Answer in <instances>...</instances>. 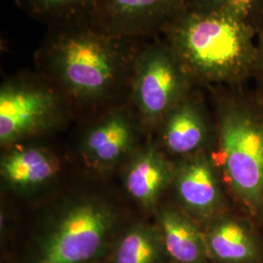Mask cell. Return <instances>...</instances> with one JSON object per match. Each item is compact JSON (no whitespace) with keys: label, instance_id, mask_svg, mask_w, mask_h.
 I'll return each mask as SVG.
<instances>
[{"label":"cell","instance_id":"cell-1","mask_svg":"<svg viewBox=\"0 0 263 263\" xmlns=\"http://www.w3.org/2000/svg\"><path fill=\"white\" fill-rule=\"evenodd\" d=\"M146 39V38H145ZM144 39L105 32L92 23L48 28L36 51L38 71L80 104L107 102L130 86Z\"/></svg>","mask_w":263,"mask_h":263},{"label":"cell","instance_id":"cell-2","mask_svg":"<svg viewBox=\"0 0 263 263\" xmlns=\"http://www.w3.org/2000/svg\"><path fill=\"white\" fill-rule=\"evenodd\" d=\"M257 35L252 26L235 16L191 5L160 36L191 81L236 83L255 73Z\"/></svg>","mask_w":263,"mask_h":263},{"label":"cell","instance_id":"cell-3","mask_svg":"<svg viewBox=\"0 0 263 263\" xmlns=\"http://www.w3.org/2000/svg\"><path fill=\"white\" fill-rule=\"evenodd\" d=\"M218 159L230 186L249 207L263 205V112L242 98L218 106Z\"/></svg>","mask_w":263,"mask_h":263},{"label":"cell","instance_id":"cell-4","mask_svg":"<svg viewBox=\"0 0 263 263\" xmlns=\"http://www.w3.org/2000/svg\"><path fill=\"white\" fill-rule=\"evenodd\" d=\"M190 82L164 38L154 36L142 41L134 67L131 98L143 121H164L187 95Z\"/></svg>","mask_w":263,"mask_h":263},{"label":"cell","instance_id":"cell-5","mask_svg":"<svg viewBox=\"0 0 263 263\" xmlns=\"http://www.w3.org/2000/svg\"><path fill=\"white\" fill-rule=\"evenodd\" d=\"M65 101L62 90L40 72L6 81L0 91V141L9 142L56 121Z\"/></svg>","mask_w":263,"mask_h":263},{"label":"cell","instance_id":"cell-6","mask_svg":"<svg viewBox=\"0 0 263 263\" xmlns=\"http://www.w3.org/2000/svg\"><path fill=\"white\" fill-rule=\"evenodd\" d=\"M191 0H95L92 24L122 37L160 36Z\"/></svg>","mask_w":263,"mask_h":263},{"label":"cell","instance_id":"cell-7","mask_svg":"<svg viewBox=\"0 0 263 263\" xmlns=\"http://www.w3.org/2000/svg\"><path fill=\"white\" fill-rule=\"evenodd\" d=\"M111 223L106 208L84 203L72 208L48 239L39 263H83L101 249Z\"/></svg>","mask_w":263,"mask_h":263},{"label":"cell","instance_id":"cell-8","mask_svg":"<svg viewBox=\"0 0 263 263\" xmlns=\"http://www.w3.org/2000/svg\"><path fill=\"white\" fill-rule=\"evenodd\" d=\"M132 134L130 114L121 107H113L89 132L86 149L97 161L110 163L126 151Z\"/></svg>","mask_w":263,"mask_h":263},{"label":"cell","instance_id":"cell-9","mask_svg":"<svg viewBox=\"0 0 263 263\" xmlns=\"http://www.w3.org/2000/svg\"><path fill=\"white\" fill-rule=\"evenodd\" d=\"M164 137L170 151L188 153L194 151L205 135V120L201 105L187 97L164 120Z\"/></svg>","mask_w":263,"mask_h":263},{"label":"cell","instance_id":"cell-10","mask_svg":"<svg viewBox=\"0 0 263 263\" xmlns=\"http://www.w3.org/2000/svg\"><path fill=\"white\" fill-rule=\"evenodd\" d=\"M20 8L48 28L92 23L95 0H16Z\"/></svg>","mask_w":263,"mask_h":263},{"label":"cell","instance_id":"cell-11","mask_svg":"<svg viewBox=\"0 0 263 263\" xmlns=\"http://www.w3.org/2000/svg\"><path fill=\"white\" fill-rule=\"evenodd\" d=\"M58 171L56 160L44 151L31 148L17 151L3 160L1 173L10 183L36 185L51 179Z\"/></svg>","mask_w":263,"mask_h":263},{"label":"cell","instance_id":"cell-12","mask_svg":"<svg viewBox=\"0 0 263 263\" xmlns=\"http://www.w3.org/2000/svg\"><path fill=\"white\" fill-rule=\"evenodd\" d=\"M161 224L169 254L179 262H197L202 255V243L196 228L185 217L174 212H166Z\"/></svg>","mask_w":263,"mask_h":263},{"label":"cell","instance_id":"cell-13","mask_svg":"<svg viewBox=\"0 0 263 263\" xmlns=\"http://www.w3.org/2000/svg\"><path fill=\"white\" fill-rule=\"evenodd\" d=\"M178 189L188 207L208 211L215 206L217 188L213 172L203 161H196L184 167L179 174Z\"/></svg>","mask_w":263,"mask_h":263},{"label":"cell","instance_id":"cell-14","mask_svg":"<svg viewBox=\"0 0 263 263\" xmlns=\"http://www.w3.org/2000/svg\"><path fill=\"white\" fill-rule=\"evenodd\" d=\"M167 171L153 152L142 154L132 165L126 184L129 193L143 205H151L164 187Z\"/></svg>","mask_w":263,"mask_h":263},{"label":"cell","instance_id":"cell-15","mask_svg":"<svg viewBox=\"0 0 263 263\" xmlns=\"http://www.w3.org/2000/svg\"><path fill=\"white\" fill-rule=\"evenodd\" d=\"M210 244L215 254L226 260H242L253 254V244L242 226L226 222L212 233Z\"/></svg>","mask_w":263,"mask_h":263},{"label":"cell","instance_id":"cell-16","mask_svg":"<svg viewBox=\"0 0 263 263\" xmlns=\"http://www.w3.org/2000/svg\"><path fill=\"white\" fill-rule=\"evenodd\" d=\"M157 254V245L151 232L135 228L123 238L115 263H155Z\"/></svg>","mask_w":263,"mask_h":263},{"label":"cell","instance_id":"cell-17","mask_svg":"<svg viewBox=\"0 0 263 263\" xmlns=\"http://www.w3.org/2000/svg\"><path fill=\"white\" fill-rule=\"evenodd\" d=\"M191 5L235 16L257 32L263 28V0H191Z\"/></svg>","mask_w":263,"mask_h":263},{"label":"cell","instance_id":"cell-18","mask_svg":"<svg viewBox=\"0 0 263 263\" xmlns=\"http://www.w3.org/2000/svg\"><path fill=\"white\" fill-rule=\"evenodd\" d=\"M257 47H258V55H257V63L255 73L258 74L263 79V28L258 32L257 35Z\"/></svg>","mask_w":263,"mask_h":263}]
</instances>
